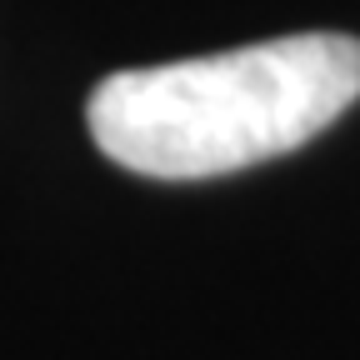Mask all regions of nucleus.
Here are the masks:
<instances>
[{
    "instance_id": "obj_1",
    "label": "nucleus",
    "mask_w": 360,
    "mask_h": 360,
    "mask_svg": "<svg viewBox=\"0 0 360 360\" xmlns=\"http://www.w3.org/2000/svg\"><path fill=\"white\" fill-rule=\"evenodd\" d=\"M360 101V40L305 30L115 70L90 96L96 146L150 180H210L300 150Z\"/></svg>"
}]
</instances>
